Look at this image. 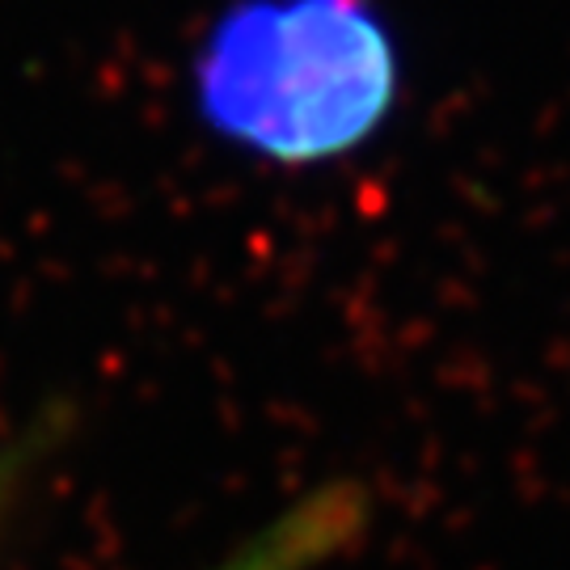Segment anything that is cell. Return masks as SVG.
Masks as SVG:
<instances>
[{
    "label": "cell",
    "mask_w": 570,
    "mask_h": 570,
    "mask_svg": "<svg viewBox=\"0 0 570 570\" xmlns=\"http://www.w3.org/2000/svg\"><path fill=\"white\" fill-rule=\"evenodd\" d=\"M9 482H13V461L0 456V508H4V494H9Z\"/></svg>",
    "instance_id": "obj_2"
},
{
    "label": "cell",
    "mask_w": 570,
    "mask_h": 570,
    "mask_svg": "<svg viewBox=\"0 0 570 570\" xmlns=\"http://www.w3.org/2000/svg\"><path fill=\"white\" fill-rule=\"evenodd\" d=\"M216 131L275 161L343 157L397 98L389 30L367 0H249L199 60Z\"/></svg>",
    "instance_id": "obj_1"
}]
</instances>
